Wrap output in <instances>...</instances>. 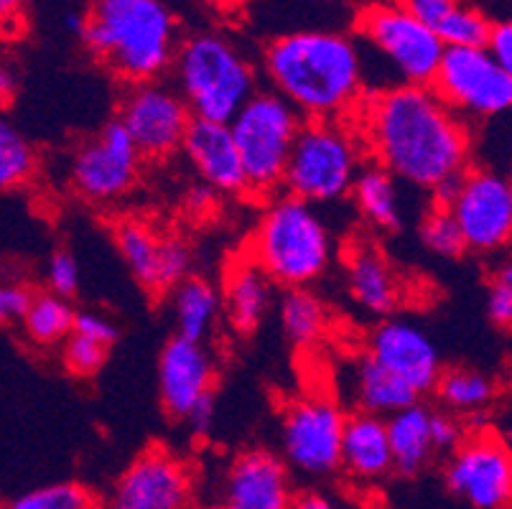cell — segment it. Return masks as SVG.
Wrapping results in <instances>:
<instances>
[{"instance_id":"6da1fadb","label":"cell","mask_w":512,"mask_h":509,"mask_svg":"<svg viewBox=\"0 0 512 509\" xmlns=\"http://www.w3.org/2000/svg\"><path fill=\"white\" fill-rule=\"evenodd\" d=\"M367 156L395 181L436 191L472 166V130L421 84H388L357 107Z\"/></svg>"},{"instance_id":"7a4b0ae2","label":"cell","mask_w":512,"mask_h":509,"mask_svg":"<svg viewBox=\"0 0 512 509\" xmlns=\"http://www.w3.org/2000/svg\"><path fill=\"white\" fill-rule=\"evenodd\" d=\"M271 90L301 120H352L365 100V56L339 31H293L263 51Z\"/></svg>"},{"instance_id":"3957f363","label":"cell","mask_w":512,"mask_h":509,"mask_svg":"<svg viewBox=\"0 0 512 509\" xmlns=\"http://www.w3.org/2000/svg\"><path fill=\"white\" fill-rule=\"evenodd\" d=\"M77 34L107 72L128 84L164 77L179 46V26L164 0H92Z\"/></svg>"},{"instance_id":"277c9868","label":"cell","mask_w":512,"mask_h":509,"mask_svg":"<svg viewBox=\"0 0 512 509\" xmlns=\"http://www.w3.org/2000/svg\"><path fill=\"white\" fill-rule=\"evenodd\" d=\"M332 232L314 204L273 196L250 240L248 258L273 286L309 288L332 263Z\"/></svg>"},{"instance_id":"5b68a950","label":"cell","mask_w":512,"mask_h":509,"mask_svg":"<svg viewBox=\"0 0 512 509\" xmlns=\"http://www.w3.org/2000/svg\"><path fill=\"white\" fill-rule=\"evenodd\" d=\"M176 92L192 118L230 123L258 92V72L227 36L202 31L176 46L171 62Z\"/></svg>"},{"instance_id":"8992f818","label":"cell","mask_w":512,"mask_h":509,"mask_svg":"<svg viewBox=\"0 0 512 509\" xmlns=\"http://www.w3.org/2000/svg\"><path fill=\"white\" fill-rule=\"evenodd\" d=\"M365 156L352 120H304L288 156L283 191L314 207L339 202L355 186Z\"/></svg>"},{"instance_id":"52a82bcc","label":"cell","mask_w":512,"mask_h":509,"mask_svg":"<svg viewBox=\"0 0 512 509\" xmlns=\"http://www.w3.org/2000/svg\"><path fill=\"white\" fill-rule=\"evenodd\" d=\"M301 123L299 112L273 90H258L237 110L227 125L245 174V194L278 196Z\"/></svg>"},{"instance_id":"ba28073f","label":"cell","mask_w":512,"mask_h":509,"mask_svg":"<svg viewBox=\"0 0 512 509\" xmlns=\"http://www.w3.org/2000/svg\"><path fill=\"white\" fill-rule=\"evenodd\" d=\"M428 90L464 123L467 118L490 120L510 110L512 72L484 49H444Z\"/></svg>"},{"instance_id":"9c48e42d","label":"cell","mask_w":512,"mask_h":509,"mask_svg":"<svg viewBox=\"0 0 512 509\" xmlns=\"http://www.w3.org/2000/svg\"><path fill=\"white\" fill-rule=\"evenodd\" d=\"M355 28L360 39H365L377 54H383L398 72V84H431L444 56V44L434 28L418 23L393 3L365 6L357 13Z\"/></svg>"},{"instance_id":"30bf717a","label":"cell","mask_w":512,"mask_h":509,"mask_svg":"<svg viewBox=\"0 0 512 509\" xmlns=\"http://www.w3.org/2000/svg\"><path fill=\"white\" fill-rule=\"evenodd\" d=\"M446 209L462 232L464 247L492 255L512 237V184L487 166H469L456 179Z\"/></svg>"},{"instance_id":"8fae6325","label":"cell","mask_w":512,"mask_h":509,"mask_svg":"<svg viewBox=\"0 0 512 509\" xmlns=\"http://www.w3.org/2000/svg\"><path fill=\"white\" fill-rule=\"evenodd\" d=\"M347 413L324 395H304L288 403L281 423L283 464L311 479L339 471V446Z\"/></svg>"},{"instance_id":"7c38bea8","label":"cell","mask_w":512,"mask_h":509,"mask_svg":"<svg viewBox=\"0 0 512 509\" xmlns=\"http://www.w3.org/2000/svg\"><path fill=\"white\" fill-rule=\"evenodd\" d=\"M192 120V112L181 100L174 84H166L161 79L130 84L118 112V123L130 135L141 158H151V161L169 158L181 151Z\"/></svg>"},{"instance_id":"4fadbf2b","label":"cell","mask_w":512,"mask_h":509,"mask_svg":"<svg viewBox=\"0 0 512 509\" xmlns=\"http://www.w3.org/2000/svg\"><path fill=\"white\" fill-rule=\"evenodd\" d=\"M197 476L189 461L164 446H151L118 476L107 509H192Z\"/></svg>"},{"instance_id":"5bb4252c","label":"cell","mask_w":512,"mask_h":509,"mask_svg":"<svg viewBox=\"0 0 512 509\" xmlns=\"http://www.w3.org/2000/svg\"><path fill=\"white\" fill-rule=\"evenodd\" d=\"M141 153L133 146L118 120H110L100 133L72 158L69 181L82 199L92 204H113L123 199L141 174Z\"/></svg>"},{"instance_id":"9a60e30c","label":"cell","mask_w":512,"mask_h":509,"mask_svg":"<svg viewBox=\"0 0 512 509\" xmlns=\"http://www.w3.org/2000/svg\"><path fill=\"white\" fill-rule=\"evenodd\" d=\"M446 487L474 509H507L512 494V459L495 431L464 438L446 464Z\"/></svg>"},{"instance_id":"2e32d148","label":"cell","mask_w":512,"mask_h":509,"mask_svg":"<svg viewBox=\"0 0 512 509\" xmlns=\"http://www.w3.org/2000/svg\"><path fill=\"white\" fill-rule=\"evenodd\" d=\"M293 499L288 466L268 448H248L227 466L222 479L225 509H291Z\"/></svg>"},{"instance_id":"e0dca14e","label":"cell","mask_w":512,"mask_h":509,"mask_svg":"<svg viewBox=\"0 0 512 509\" xmlns=\"http://www.w3.org/2000/svg\"><path fill=\"white\" fill-rule=\"evenodd\" d=\"M367 357L383 364L418 395H426L441 377V357L434 339L416 324L408 321H383L370 336Z\"/></svg>"},{"instance_id":"ac0fdd59","label":"cell","mask_w":512,"mask_h":509,"mask_svg":"<svg viewBox=\"0 0 512 509\" xmlns=\"http://www.w3.org/2000/svg\"><path fill=\"white\" fill-rule=\"evenodd\" d=\"M158 390L171 418L186 420L204 400L214 398V362L202 342L169 339L158 357Z\"/></svg>"},{"instance_id":"d6986e66","label":"cell","mask_w":512,"mask_h":509,"mask_svg":"<svg viewBox=\"0 0 512 509\" xmlns=\"http://www.w3.org/2000/svg\"><path fill=\"white\" fill-rule=\"evenodd\" d=\"M181 151L186 153L204 186L222 194H245V174L230 125L194 118L184 135Z\"/></svg>"},{"instance_id":"ffe728a7","label":"cell","mask_w":512,"mask_h":509,"mask_svg":"<svg viewBox=\"0 0 512 509\" xmlns=\"http://www.w3.org/2000/svg\"><path fill=\"white\" fill-rule=\"evenodd\" d=\"M339 469L365 484L380 482L393 471L385 418L362 413V410L347 415L342 446H339Z\"/></svg>"},{"instance_id":"44dd1931","label":"cell","mask_w":512,"mask_h":509,"mask_svg":"<svg viewBox=\"0 0 512 509\" xmlns=\"http://www.w3.org/2000/svg\"><path fill=\"white\" fill-rule=\"evenodd\" d=\"M349 298L372 316L390 314L400 303V278L383 252L370 242H362L347 258Z\"/></svg>"},{"instance_id":"7402d4cb","label":"cell","mask_w":512,"mask_h":509,"mask_svg":"<svg viewBox=\"0 0 512 509\" xmlns=\"http://www.w3.org/2000/svg\"><path fill=\"white\" fill-rule=\"evenodd\" d=\"M273 283L271 278L248 258L232 260L225 273V288L220 291L222 311L232 329L240 334H253L273 306Z\"/></svg>"},{"instance_id":"603a6c76","label":"cell","mask_w":512,"mask_h":509,"mask_svg":"<svg viewBox=\"0 0 512 509\" xmlns=\"http://www.w3.org/2000/svg\"><path fill=\"white\" fill-rule=\"evenodd\" d=\"M388 428L390 454H393V471L403 476H416L426 469L434 446H431V408L423 403H413L385 418Z\"/></svg>"},{"instance_id":"cb8c5ba5","label":"cell","mask_w":512,"mask_h":509,"mask_svg":"<svg viewBox=\"0 0 512 509\" xmlns=\"http://www.w3.org/2000/svg\"><path fill=\"white\" fill-rule=\"evenodd\" d=\"M171 308L176 319V336L204 344L222 316L220 288L212 286L209 280L189 275L179 286L171 288Z\"/></svg>"},{"instance_id":"d4e9b609","label":"cell","mask_w":512,"mask_h":509,"mask_svg":"<svg viewBox=\"0 0 512 509\" xmlns=\"http://www.w3.org/2000/svg\"><path fill=\"white\" fill-rule=\"evenodd\" d=\"M349 194L355 196V204L362 217L377 230H400L403 227V194L400 181L380 168L377 163H365L357 174L355 186Z\"/></svg>"},{"instance_id":"484cf974","label":"cell","mask_w":512,"mask_h":509,"mask_svg":"<svg viewBox=\"0 0 512 509\" xmlns=\"http://www.w3.org/2000/svg\"><path fill=\"white\" fill-rule=\"evenodd\" d=\"M355 395L362 413L377 415V418H390L408 405L421 403V395L408 382L395 377L393 372L385 370L383 364H377L367 354L357 362Z\"/></svg>"},{"instance_id":"4316f807","label":"cell","mask_w":512,"mask_h":509,"mask_svg":"<svg viewBox=\"0 0 512 509\" xmlns=\"http://www.w3.org/2000/svg\"><path fill=\"white\" fill-rule=\"evenodd\" d=\"M74 316H77V311L67 298L44 291L31 293L21 314V324L36 347H62L64 339L74 329Z\"/></svg>"},{"instance_id":"83f0119b","label":"cell","mask_w":512,"mask_h":509,"mask_svg":"<svg viewBox=\"0 0 512 509\" xmlns=\"http://www.w3.org/2000/svg\"><path fill=\"white\" fill-rule=\"evenodd\" d=\"M436 395L449 413L477 415L492 405L497 395V385L490 375L472 367H451L441 370L436 382Z\"/></svg>"},{"instance_id":"f1b7e54d","label":"cell","mask_w":512,"mask_h":509,"mask_svg":"<svg viewBox=\"0 0 512 509\" xmlns=\"http://www.w3.org/2000/svg\"><path fill=\"white\" fill-rule=\"evenodd\" d=\"M278 319L286 339L296 347H314L329 324L327 306L311 288L286 291L278 306Z\"/></svg>"},{"instance_id":"f546056e","label":"cell","mask_w":512,"mask_h":509,"mask_svg":"<svg viewBox=\"0 0 512 509\" xmlns=\"http://www.w3.org/2000/svg\"><path fill=\"white\" fill-rule=\"evenodd\" d=\"M115 245H118L120 258L125 260L130 273L136 275L138 283L153 291L161 237L153 232L151 224L141 222V219H123V222L115 224Z\"/></svg>"},{"instance_id":"4dcf8cb0","label":"cell","mask_w":512,"mask_h":509,"mask_svg":"<svg viewBox=\"0 0 512 509\" xmlns=\"http://www.w3.org/2000/svg\"><path fill=\"white\" fill-rule=\"evenodd\" d=\"M39 166L36 148L8 115L0 110V194L29 184Z\"/></svg>"},{"instance_id":"1f68e13d","label":"cell","mask_w":512,"mask_h":509,"mask_svg":"<svg viewBox=\"0 0 512 509\" xmlns=\"http://www.w3.org/2000/svg\"><path fill=\"white\" fill-rule=\"evenodd\" d=\"M3 509H100V499L79 482H54L23 492Z\"/></svg>"},{"instance_id":"d6a6232c","label":"cell","mask_w":512,"mask_h":509,"mask_svg":"<svg viewBox=\"0 0 512 509\" xmlns=\"http://www.w3.org/2000/svg\"><path fill=\"white\" fill-rule=\"evenodd\" d=\"M490 26L492 21L479 8L459 3L434 31L444 49H484Z\"/></svg>"},{"instance_id":"836d02e7","label":"cell","mask_w":512,"mask_h":509,"mask_svg":"<svg viewBox=\"0 0 512 509\" xmlns=\"http://www.w3.org/2000/svg\"><path fill=\"white\" fill-rule=\"evenodd\" d=\"M421 242L439 258H459V255L467 252L454 217L449 214V209L439 207V204L423 217Z\"/></svg>"},{"instance_id":"e575fe53","label":"cell","mask_w":512,"mask_h":509,"mask_svg":"<svg viewBox=\"0 0 512 509\" xmlns=\"http://www.w3.org/2000/svg\"><path fill=\"white\" fill-rule=\"evenodd\" d=\"M192 275V250L179 237H161L153 291H171Z\"/></svg>"},{"instance_id":"d590c367","label":"cell","mask_w":512,"mask_h":509,"mask_svg":"<svg viewBox=\"0 0 512 509\" xmlns=\"http://www.w3.org/2000/svg\"><path fill=\"white\" fill-rule=\"evenodd\" d=\"M107 359L105 344H97L87 336L69 334L62 344V362L64 370L72 372L74 377H92L102 370Z\"/></svg>"},{"instance_id":"8d00e7d4","label":"cell","mask_w":512,"mask_h":509,"mask_svg":"<svg viewBox=\"0 0 512 509\" xmlns=\"http://www.w3.org/2000/svg\"><path fill=\"white\" fill-rule=\"evenodd\" d=\"M487 316L500 329H507L512 324V265L507 260L495 270V275L490 280Z\"/></svg>"},{"instance_id":"74e56055","label":"cell","mask_w":512,"mask_h":509,"mask_svg":"<svg viewBox=\"0 0 512 509\" xmlns=\"http://www.w3.org/2000/svg\"><path fill=\"white\" fill-rule=\"evenodd\" d=\"M79 263L69 250H57L49 258V270H46V280H49V293L59 298H72L79 291Z\"/></svg>"},{"instance_id":"f35d334b","label":"cell","mask_w":512,"mask_h":509,"mask_svg":"<svg viewBox=\"0 0 512 509\" xmlns=\"http://www.w3.org/2000/svg\"><path fill=\"white\" fill-rule=\"evenodd\" d=\"M390 3L411 18H416L423 26L436 28L462 0H390Z\"/></svg>"},{"instance_id":"ab89813d","label":"cell","mask_w":512,"mask_h":509,"mask_svg":"<svg viewBox=\"0 0 512 509\" xmlns=\"http://www.w3.org/2000/svg\"><path fill=\"white\" fill-rule=\"evenodd\" d=\"M464 441L462 423L451 413H439L431 410V446L434 454H451Z\"/></svg>"},{"instance_id":"60d3db41","label":"cell","mask_w":512,"mask_h":509,"mask_svg":"<svg viewBox=\"0 0 512 509\" xmlns=\"http://www.w3.org/2000/svg\"><path fill=\"white\" fill-rule=\"evenodd\" d=\"M72 331L79 336H87V339L97 344H105V347H110L118 339V329H115L113 321L95 314V311H82V314L74 316Z\"/></svg>"},{"instance_id":"b9f144b4","label":"cell","mask_w":512,"mask_h":509,"mask_svg":"<svg viewBox=\"0 0 512 509\" xmlns=\"http://www.w3.org/2000/svg\"><path fill=\"white\" fill-rule=\"evenodd\" d=\"M484 51L500 64L502 69L512 72V23L510 21H492L490 36Z\"/></svg>"},{"instance_id":"7bdbcfd3","label":"cell","mask_w":512,"mask_h":509,"mask_svg":"<svg viewBox=\"0 0 512 509\" xmlns=\"http://www.w3.org/2000/svg\"><path fill=\"white\" fill-rule=\"evenodd\" d=\"M31 291L18 283H0V324L21 321L23 308L29 303Z\"/></svg>"},{"instance_id":"ee69618b","label":"cell","mask_w":512,"mask_h":509,"mask_svg":"<svg viewBox=\"0 0 512 509\" xmlns=\"http://www.w3.org/2000/svg\"><path fill=\"white\" fill-rule=\"evenodd\" d=\"M26 0H0V36H16L23 26Z\"/></svg>"},{"instance_id":"f6af8a7d","label":"cell","mask_w":512,"mask_h":509,"mask_svg":"<svg viewBox=\"0 0 512 509\" xmlns=\"http://www.w3.org/2000/svg\"><path fill=\"white\" fill-rule=\"evenodd\" d=\"M186 423H189V428H192L197 436H207V433L212 431V423H214V398L199 403L197 408L192 410V415L186 418Z\"/></svg>"},{"instance_id":"bcb514c9","label":"cell","mask_w":512,"mask_h":509,"mask_svg":"<svg viewBox=\"0 0 512 509\" xmlns=\"http://www.w3.org/2000/svg\"><path fill=\"white\" fill-rule=\"evenodd\" d=\"M16 90H18L16 72H13V67L8 64V59L0 56V110L11 105L13 97H16Z\"/></svg>"},{"instance_id":"7dc6e473","label":"cell","mask_w":512,"mask_h":509,"mask_svg":"<svg viewBox=\"0 0 512 509\" xmlns=\"http://www.w3.org/2000/svg\"><path fill=\"white\" fill-rule=\"evenodd\" d=\"M291 509H342V504L324 492H304L293 499Z\"/></svg>"},{"instance_id":"c3c4849f","label":"cell","mask_w":512,"mask_h":509,"mask_svg":"<svg viewBox=\"0 0 512 509\" xmlns=\"http://www.w3.org/2000/svg\"><path fill=\"white\" fill-rule=\"evenodd\" d=\"M214 194H217V191H212L209 186L202 184V186H197V189L186 194V204H189L194 212H199V209H209V207H212V202H214Z\"/></svg>"},{"instance_id":"681fc988","label":"cell","mask_w":512,"mask_h":509,"mask_svg":"<svg viewBox=\"0 0 512 509\" xmlns=\"http://www.w3.org/2000/svg\"><path fill=\"white\" fill-rule=\"evenodd\" d=\"M204 509H225L222 504H214V507H204Z\"/></svg>"},{"instance_id":"f907efd6","label":"cell","mask_w":512,"mask_h":509,"mask_svg":"<svg viewBox=\"0 0 512 509\" xmlns=\"http://www.w3.org/2000/svg\"><path fill=\"white\" fill-rule=\"evenodd\" d=\"M319 3H332V0H319Z\"/></svg>"}]
</instances>
